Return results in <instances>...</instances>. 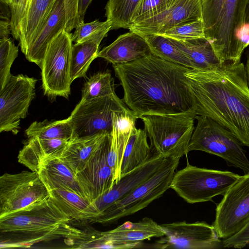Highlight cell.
I'll return each instance as SVG.
<instances>
[{"label":"cell","mask_w":249,"mask_h":249,"mask_svg":"<svg viewBox=\"0 0 249 249\" xmlns=\"http://www.w3.org/2000/svg\"><path fill=\"white\" fill-rule=\"evenodd\" d=\"M112 66L124 90V102L138 119L145 115H197L185 75L190 68L152 53Z\"/></svg>","instance_id":"cell-1"},{"label":"cell","mask_w":249,"mask_h":249,"mask_svg":"<svg viewBox=\"0 0 249 249\" xmlns=\"http://www.w3.org/2000/svg\"><path fill=\"white\" fill-rule=\"evenodd\" d=\"M161 35L177 40L205 37L202 19L170 28Z\"/></svg>","instance_id":"cell-35"},{"label":"cell","mask_w":249,"mask_h":249,"mask_svg":"<svg viewBox=\"0 0 249 249\" xmlns=\"http://www.w3.org/2000/svg\"><path fill=\"white\" fill-rule=\"evenodd\" d=\"M244 21L245 25L249 26V0L246 7Z\"/></svg>","instance_id":"cell-43"},{"label":"cell","mask_w":249,"mask_h":249,"mask_svg":"<svg viewBox=\"0 0 249 249\" xmlns=\"http://www.w3.org/2000/svg\"><path fill=\"white\" fill-rule=\"evenodd\" d=\"M164 235L159 224L150 218L144 217L138 222L126 221L110 231L95 230L91 235L89 245L92 249H124V244L142 242Z\"/></svg>","instance_id":"cell-16"},{"label":"cell","mask_w":249,"mask_h":249,"mask_svg":"<svg viewBox=\"0 0 249 249\" xmlns=\"http://www.w3.org/2000/svg\"><path fill=\"white\" fill-rule=\"evenodd\" d=\"M50 192L36 171L0 177V218L45 201Z\"/></svg>","instance_id":"cell-10"},{"label":"cell","mask_w":249,"mask_h":249,"mask_svg":"<svg viewBox=\"0 0 249 249\" xmlns=\"http://www.w3.org/2000/svg\"><path fill=\"white\" fill-rule=\"evenodd\" d=\"M203 0H177L168 9L136 24L130 31L161 35L168 29L202 19Z\"/></svg>","instance_id":"cell-17"},{"label":"cell","mask_w":249,"mask_h":249,"mask_svg":"<svg viewBox=\"0 0 249 249\" xmlns=\"http://www.w3.org/2000/svg\"><path fill=\"white\" fill-rule=\"evenodd\" d=\"M169 38L188 59L192 69L208 70L221 64L211 43L205 37L183 40Z\"/></svg>","instance_id":"cell-25"},{"label":"cell","mask_w":249,"mask_h":249,"mask_svg":"<svg viewBox=\"0 0 249 249\" xmlns=\"http://www.w3.org/2000/svg\"><path fill=\"white\" fill-rule=\"evenodd\" d=\"M136 33L145 39L152 54L164 60L192 69L188 59L168 37L158 34Z\"/></svg>","instance_id":"cell-30"},{"label":"cell","mask_w":249,"mask_h":249,"mask_svg":"<svg viewBox=\"0 0 249 249\" xmlns=\"http://www.w3.org/2000/svg\"><path fill=\"white\" fill-rule=\"evenodd\" d=\"M136 117L130 109L113 113V124L117 131L123 135H129L135 127Z\"/></svg>","instance_id":"cell-38"},{"label":"cell","mask_w":249,"mask_h":249,"mask_svg":"<svg viewBox=\"0 0 249 249\" xmlns=\"http://www.w3.org/2000/svg\"><path fill=\"white\" fill-rule=\"evenodd\" d=\"M145 130L133 129L126 143L120 169L121 178L146 162L154 151L147 142Z\"/></svg>","instance_id":"cell-26"},{"label":"cell","mask_w":249,"mask_h":249,"mask_svg":"<svg viewBox=\"0 0 249 249\" xmlns=\"http://www.w3.org/2000/svg\"><path fill=\"white\" fill-rule=\"evenodd\" d=\"M111 22L108 20L101 22L96 19L89 23L83 22L75 28V31L72 35V40L75 43L81 42L107 29L111 30Z\"/></svg>","instance_id":"cell-36"},{"label":"cell","mask_w":249,"mask_h":249,"mask_svg":"<svg viewBox=\"0 0 249 249\" xmlns=\"http://www.w3.org/2000/svg\"><path fill=\"white\" fill-rule=\"evenodd\" d=\"M247 75V78H248V84L249 85V55L247 57V63L245 66Z\"/></svg>","instance_id":"cell-44"},{"label":"cell","mask_w":249,"mask_h":249,"mask_svg":"<svg viewBox=\"0 0 249 249\" xmlns=\"http://www.w3.org/2000/svg\"><path fill=\"white\" fill-rule=\"evenodd\" d=\"M241 177L231 171L195 166L187 160L185 167L175 172L170 188L188 203L204 202L224 196Z\"/></svg>","instance_id":"cell-8"},{"label":"cell","mask_w":249,"mask_h":249,"mask_svg":"<svg viewBox=\"0 0 249 249\" xmlns=\"http://www.w3.org/2000/svg\"><path fill=\"white\" fill-rule=\"evenodd\" d=\"M176 0H141L132 18L131 26L166 10Z\"/></svg>","instance_id":"cell-34"},{"label":"cell","mask_w":249,"mask_h":249,"mask_svg":"<svg viewBox=\"0 0 249 249\" xmlns=\"http://www.w3.org/2000/svg\"><path fill=\"white\" fill-rule=\"evenodd\" d=\"M144 124L153 150L164 158L187 155L194 132L195 116L185 115H145Z\"/></svg>","instance_id":"cell-6"},{"label":"cell","mask_w":249,"mask_h":249,"mask_svg":"<svg viewBox=\"0 0 249 249\" xmlns=\"http://www.w3.org/2000/svg\"><path fill=\"white\" fill-rule=\"evenodd\" d=\"M66 17V30L71 32L79 25L78 6L79 0H63Z\"/></svg>","instance_id":"cell-40"},{"label":"cell","mask_w":249,"mask_h":249,"mask_svg":"<svg viewBox=\"0 0 249 249\" xmlns=\"http://www.w3.org/2000/svg\"><path fill=\"white\" fill-rule=\"evenodd\" d=\"M166 159L154 151L146 162L122 178L110 190L93 201L99 214L151 177L161 167Z\"/></svg>","instance_id":"cell-18"},{"label":"cell","mask_w":249,"mask_h":249,"mask_svg":"<svg viewBox=\"0 0 249 249\" xmlns=\"http://www.w3.org/2000/svg\"><path fill=\"white\" fill-rule=\"evenodd\" d=\"M56 0H28L19 28V45L24 53L35 40L49 18Z\"/></svg>","instance_id":"cell-22"},{"label":"cell","mask_w":249,"mask_h":249,"mask_svg":"<svg viewBox=\"0 0 249 249\" xmlns=\"http://www.w3.org/2000/svg\"><path fill=\"white\" fill-rule=\"evenodd\" d=\"M248 0H203L205 37L221 63L241 61L249 45L242 31Z\"/></svg>","instance_id":"cell-4"},{"label":"cell","mask_w":249,"mask_h":249,"mask_svg":"<svg viewBox=\"0 0 249 249\" xmlns=\"http://www.w3.org/2000/svg\"><path fill=\"white\" fill-rule=\"evenodd\" d=\"M72 34L62 30L48 46L41 66L42 86L51 98H68L71 93Z\"/></svg>","instance_id":"cell-9"},{"label":"cell","mask_w":249,"mask_h":249,"mask_svg":"<svg viewBox=\"0 0 249 249\" xmlns=\"http://www.w3.org/2000/svg\"><path fill=\"white\" fill-rule=\"evenodd\" d=\"M185 75L197 115L210 117L249 147V85L243 63L226 62L208 70L189 69Z\"/></svg>","instance_id":"cell-2"},{"label":"cell","mask_w":249,"mask_h":249,"mask_svg":"<svg viewBox=\"0 0 249 249\" xmlns=\"http://www.w3.org/2000/svg\"><path fill=\"white\" fill-rule=\"evenodd\" d=\"M69 141L58 139L31 138L19 152L18 161L32 171H38L44 161L59 158Z\"/></svg>","instance_id":"cell-21"},{"label":"cell","mask_w":249,"mask_h":249,"mask_svg":"<svg viewBox=\"0 0 249 249\" xmlns=\"http://www.w3.org/2000/svg\"><path fill=\"white\" fill-rule=\"evenodd\" d=\"M197 124L194 129L188 152L201 151L218 156L229 166L249 173V160L243 144L228 129L210 117L199 115L196 117Z\"/></svg>","instance_id":"cell-7"},{"label":"cell","mask_w":249,"mask_h":249,"mask_svg":"<svg viewBox=\"0 0 249 249\" xmlns=\"http://www.w3.org/2000/svg\"><path fill=\"white\" fill-rule=\"evenodd\" d=\"M37 173L49 192L55 189H64L87 199L76 180L75 174L60 158L43 162Z\"/></svg>","instance_id":"cell-23"},{"label":"cell","mask_w":249,"mask_h":249,"mask_svg":"<svg viewBox=\"0 0 249 249\" xmlns=\"http://www.w3.org/2000/svg\"><path fill=\"white\" fill-rule=\"evenodd\" d=\"M151 53L145 39L138 34L130 31L120 35L111 44L99 51L98 57L116 65L133 61Z\"/></svg>","instance_id":"cell-19"},{"label":"cell","mask_w":249,"mask_h":249,"mask_svg":"<svg viewBox=\"0 0 249 249\" xmlns=\"http://www.w3.org/2000/svg\"><path fill=\"white\" fill-rule=\"evenodd\" d=\"M111 134L88 161L75 175L76 180L87 199L92 203L108 191L114 184V175L107 162Z\"/></svg>","instance_id":"cell-15"},{"label":"cell","mask_w":249,"mask_h":249,"mask_svg":"<svg viewBox=\"0 0 249 249\" xmlns=\"http://www.w3.org/2000/svg\"><path fill=\"white\" fill-rule=\"evenodd\" d=\"M50 197L0 218V248H28L34 244L71 235L80 230Z\"/></svg>","instance_id":"cell-3"},{"label":"cell","mask_w":249,"mask_h":249,"mask_svg":"<svg viewBox=\"0 0 249 249\" xmlns=\"http://www.w3.org/2000/svg\"><path fill=\"white\" fill-rule=\"evenodd\" d=\"M11 33V24L10 20L0 19V38L8 37Z\"/></svg>","instance_id":"cell-42"},{"label":"cell","mask_w":249,"mask_h":249,"mask_svg":"<svg viewBox=\"0 0 249 249\" xmlns=\"http://www.w3.org/2000/svg\"><path fill=\"white\" fill-rule=\"evenodd\" d=\"M0 2L9 6L12 1V0H0Z\"/></svg>","instance_id":"cell-45"},{"label":"cell","mask_w":249,"mask_h":249,"mask_svg":"<svg viewBox=\"0 0 249 249\" xmlns=\"http://www.w3.org/2000/svg\"><path fill=\"white\" fill-rule=\"evenodd\" d=\"M29 138L58 139L70 141L73 138V126L69 116L59 121L33 122L25 130Z\"/></svg>","instance_id":"cell-29"},{"label":"cell","mask_w":249,"mask_h":249,"mask_svg":"<svg viewBox=\"0 0 249 249\" xmlns=\"http://www.w3.org/2000/svg\"><path fill=\"white\" fill-rule=\"evenodd\" d=\"M179 159L166 158L161 167L151 177L101 212L89 223H114L120 218L133 214L147 207L170 188Z\"/></svg>","instance_id":"cell-5"},{"label":"cell","mask_w":249,"mask_h":249,"mask_svg":"<svg viewBox=\"0 0 249 249\" xmlns=\"http://www.w3.org/2000/svg\"><path fill=\"white\" fill-rule=\"evenodd\" d=\"M164 235L157 242L160 249L223 248L213 226L205 222H176L159 225Z\"/></svg>","instance_id":"cell-14"},{"label":"cell","mask_w":249,"mask_h":249,"mask_svg":"<svg viewBox=\"0 0 249 249\" xmlns=\"http://www.w3.org/2000/svg\"><path fill=\"white\" fill-rule=\"evenodd\" d=\"M113 78L109 72H98L84 84L81 100H89L115 94Z\"/></svg>","instance_id":"cell-32"},{"label":"cell","mask_w":249,"mask_h":249,"mask_svg":"<svg viewBox=\"0 0 249 249\" xmlns=\"http://www.w3.org/2000/svg\"><path fill=\"white\" fill-rule=\"evenodd\" d=\"M141 0H108L105 7L107 20L111 24V30L128 29Z\"/></svg>","instance_id":"cell-31"},{"label":"cell","mask_w":249,"mask_h":249,"mask_svg":"<svg viewBox=\"0 0 249 249\" xmlns=\"http://www.w3.org/2000/svg\"><path fill=\"white\" fill-rule=\"evenodd\" d=\"M18 47L8 37L0 39V90L12 76L10 69L18 55Z\"/></svg>","instance_id":"cell-33"},{"label":"cell","mask_w":249,"mask_h":249,"mask_svg":"<svg viewBox=\"0 0 249 249\" xmlns=\"http://www.w3.org/2000/svg\"><path fill=\"white\" fill-rule=\"evenodd\" d=\"M110 31L107 29L81 42L72 44L71 67V83L77 78L85 77L91 62L98 57L99 47Z\"/></svg>","instance_id":"cell-28"},{"label":"cell","mask_w":249,"mask_h":249,"mask_svg":"<svg viewBox=\"0 0 249 249\" xmlns=\"http://www.w3.org/2000/svg\"><path fill=\"white\" fill-rule=\"evenodd\" d=\"M128 109L116 93L89 100H81L70 116L73 126V138L111 134L113 112Z\"/></svg>","instance_id":"cell-11"},{"label":"cell","mask_w":249,"mask_h":249,"mask_svg":"<svg viewBox=\"0 0 249 249\" xmlns=\"http://www.w3.org/2000/svg\"><path fill=\"white\" fill-rule=\"evenodd\" d=\"M37 80L28 76L12 75L0 90V132L17 134L36 95Z\"/></svg>","instance_id":"cell-12"},{"label":"cell","mask_w":249,"mask_h":249,"mask_svg":"<svg viewBox=\"0 0 249 249\" xmlns=\"http://www.w3.org/2000/svg\"><path fill=\"white\" fill-rule=\"evenodd\" d=\"M28 0H12L9 6L10 10L11 34L19 40L20 23L25 15Z\"/></svg>","instance_id":"cell-37"},{"label":"cell","mask_w":249,"mask_h":249,"mask_svg":"<svg viewBox=\"0 0 249 249\" xmlns=\"http://www.w3.org/2000/svg\"><path fill=\"white\" fill-rule=\"evenodd\" d=\"M50 194L53 200L72 220L89 223L99 215L92 203L75 193L55 189L50 191Z\"/></svg>","instance_id":"cell-27"},{"label":"cell","mask_w":249,"mask_h":249,"mask_svg":"<svg viewBox=\"0 0 249 249\" xmlns=\"http://www.w3.org/2000/svg\"><path fill=\"white\" fill-rule=\"evenodd\" d=\"M224 248L241 249L249 245V221L232 236L222 240Z\"/></svg>","instance_id":"cell-39"},{"label":"cell","mask_w":249,"mask_h":249,"mask_svg":"<svg viewBox=\"0 0 249 249\" xmlns=\"http://www.w3.org/2000/svg\"><path fill=\"white\" fill-rule=\"evenodd\" d=\"M249 221V173L241 176L225 194L215 209L212 225L218 237L227 238Z\"/></svg>","instance_id":"cell-13"},{"label":"cell","mask_w":249,"mask_h":249,"mask_svg":"<svg viewBox=\"0 0 249 249\" xmlns=\"http://www.w3.org/2000/svg\"><path fill=\"white\" fill-rule=\"evenodd\" d=\"M66 17L63 0H56L53 10L35 40L24 53L26 59L40 68L48 46L63 30L66 29Z\"/></svg>","instance_id":"cell-20"},{"label":"cell","mask_w":249,"mask_h":249,"mask_svg":"<svg viewBox=\"0 0 249 249\" xmlns=\"http://www.w3.org/2000/svg\"><path fill=\"white\" fill-rule=\"evenodd\" d=\"M108 135L101 134L73 138L60 158L75 175L85 167Z\"/></svg>","instance_id":"cell-24"},{"label":"cell","mask_w":249,"mask_h":249,"mask_svg":"<svg viewBox=\"0 0 249 249\" xmlns=\"http://www.w3.org/2000/svg\"><path fill=\"white\" fill-rule=\"evenodd\" d=\"M92 0H79L78 6L79 25L84 22L85 16L89 5Z\"/></svg>","instance_id":"cell-41"}]
</instances>
